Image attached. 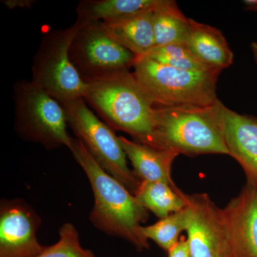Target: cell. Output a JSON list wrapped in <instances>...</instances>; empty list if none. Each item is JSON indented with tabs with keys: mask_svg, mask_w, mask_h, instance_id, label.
I'll use <instances>...</instances> for the list:
<instances>
[{
	"mask_svg": "<svg viewBox=\"0 0 257 257\" xmlns=\"http://www.w3.org/2000/svg\"><path fill=\"white\" fill-rule=\"evenodd\" d=\"M223 106L219 99L209 106H155V126L146 145L190 157L229 155L223 131Z\"/></svg>",
	"mask_w": 257,
	"mask_h": 257,
	"instance_id": "7a4b0ae2",
	"label": "cell"
},
{
	"mask_svg": "<svg viewBox=\"0 0 257 257\" xmlns=\"http://www.w3.org/2000/svg\"><path fill=\"white\" fill-rule=\"evenodd\" d=\"M160 0H82L77 7L78 23H116L152 11Z\"/></svg>",
	"mask_w": 257,
	"mask_h": 257,
	"instance_id": "9a60e30c",
	"label": "cell"
},
{
	"mask_svg": "<svg viewBox=\"0 0 257 257\" xmlns=\"http://www.w3.org/2000/svg\"><path fill=\"white\" fill-rule=\"evenodd\" d=\"M231 257H257V190L246 184L221 209Z\"/></svg>",
	"mask_w": 257,
	"mask_h": 257,
	"instance_id": "8fae6325",
	"label": "cell"
},
{
	"mask_svg": "<svg viewBox=\"0 0 257 257\" xmlns=\"http://www.w3.org/2000/svg\"><path fill=\"white\" fill-rule=\"evenodd\" d=\"M69 150L92 187L94 204L89 218L94 227L109 236L126 240L139 251L148 249L150 244L142 233L141 224L148 219L149 211L121 182L96 163L79 140L73 138Z\"/></svg>",
	"mask_w": 257,
	"mask_h": 257,
	"instance_id": "6da1fadb",
	"label": "cell"
},
{
	"mask_svg": "<svg viewBox=\"0 0 257 257\" xmlns=\"http://www.w3.org/2000/svg\"><path fill=\"white\" fill-rule=\"evenodd\" d=\"M14 130L26 142L40 144L47 150L70 149L73 138L67 132L62 104L32 81H17L13 87Z\"/></svg>",
	"mask_w": 257,
	"mask_h": 257,
	"instance_id": "5b68a950",
	"label": "cell"
},
{
	"mask_svg": "<svg viewBox=\"0 0 257 257\" xmlns=\"http://www.w3.org/2000/svg\"><path fill=\"white\" fill-rule=\"evenodd\" d=\"M126 156L131 162L133 172L142 182H163L176 187L172 178V167L178 154L144 145L124 137H119Z\"/></svg>",
	"mask_w": 257,
	"mask_h": 257,
	"instance_id": "4fadbf2b",
	"label": "cell"
},
{
	"mask_svg": "<svg viewBox=\"0 0 257 257\" xmlns=\"http://www.w3.org/2000/svg\"><path fill=\"white\" fill-rule=\"evenodd\" d=\"M84 99L113 130L145 145L150 140L155 105L130 70L87 84Z\"/></svg>",
	"mask_w": 257,
	"mask_h": 257,
	"instance_id": "3957f363",
	"label": "cell"
},
{
	"mask_svg": "<svg viewBox=\"0 0 257 257\" xmlns=\"http://www.w3.org/2000/svg\"><path fill=\"white\" fill-rule=\"evenodd\" d=\"M60 239L37 257H96L90 250L81 246L79 232L72 223H65L59 231Z\"/></svg>",
	"mask_w": 257,
	"mask_h": 257,
	"instance_id": "44dd1931",
	"label": "cell"
},
{
	"mask_svg": "<svg viewBox=\"0 0 257 257\" xmlns=\"http://www.w3.org/2000/svg\"><path fill=\"white\" fill-rule=\"evenodd\" d=\"M187 218L188 211L186 207L182 210L160 219L155 224L142 226V233L147 239L152 240L162 249L169 251L179 242L181 233L186 231Z\"/></svg>",
	"mask_w": 257,
	"mask_h": 257,
	"instance_id": "d6986e66",
	"label": "cell"
},
{
	"mask_svg": "<svg viewBox=\"0 0 257 257\" xmlns=\"http://www.w3.org/2000/svg\"><path fill=\"white\" fill-rule=\"evenodd\" d=\"M168 257H191L187 239L179 240V242L168 251Z\"/></svg>",
	"mask_w": 257,
	"mask_h": 257,
	"instance_id": "7402d4cb",
	"label": "cell"
},
{
	"mask_svg": "<svg viewBox=\"0 0 257 257\" xmlns=\"http://www.w3.org/2000/svg\"><path fill=\"white\" fill-rule=\"evenodd\" d=\"M145 57L164 65L191 72H206L216 69L197 60L185 45L155 47Z\"/></svg>",
	"mask_w": 257,
	"mask_h": 257,
	"instance_id": "ffe728a7",
	"label": "cell"
},
{
	"mask_svg": "<svg viewBox=\"0 0 257 257\" xmlns=\"http://www.w3.org/2000/svg\"><path fill=\"white\" fill-rule=\"evenodd\" d=\"M77 24L69 56L85 84L112 77L133 67L136 56L109 35L101 22Z\"/></svg>",
	"mask_w": 257,
	"mask_h": 257,
	"instance_id": "ba28073f",
	"label": "cell"
},
{
	"mask_svg": "<svg viewBox=\"0 0 257 257\" xmlns=\"http://www.w3.org/2000/svg\"><path fill=\"white\" fill-rule=\"evenodd\" d=\"M40 216L23 199H2L0 204V257H37L45 249L37 231Z\"/></svg>",
	"mask_w": 257,
	"mask_h": 257,
	"instance_id": "30bf717a",
	"label": "cell"
},
{
	"mask_svg": "<svg viewBox=\"0 0 257 257\" xmlns=\"http://www.w3.org/2000/svg\"><path fill=\"white\" fill-rule=\"evenodd\" d=\"M133 74L155 106H209L219 100V69L191 72L164 65L145 56L136 57Z\"/></svg>",
	"mask_w": 257,
	"mask_h": 257,
	"instance_id": "277c9868",
	"label": "cell"
},
{
	"mask_svg": "<svg viewBox=\"0 0 257 257\" xmlns=\"http://www.w3.org/2000/svg\"><path fill=\"white\" fill-rule=\"evenodd\" d=\"M137 200L159 219H164L187 207V194L178 187L160 182H142L135 194Z\"/></svg>",
	"mask_w": 257,
	"mask_h": 257,
	"instance_id": "ac0fdd59",
	"label": "cell"
},
{
	"mask_svg": "<svg viewBox=\"0 0 257 257\" xmlns=\"http://www.w3.org/2000/svg\"><path fill=\"white\" fill-rule=\"evenodd\" d=\"M251 52H252L253 60H254L255 63H256V65H257V42H253L251 44Z\"/></svg>",
	"mask_w": 257,
	"mask_h": 257,
	"instance_id": "d4e9b609",
	"label": "cell"
},
{
	"mask_svg": "<svg viewBox=\"0 0 257 257\" xmlns=\"http://www.w3.org/2000/svg\"><path fill=\"white\" fill-rule=\"evenodd\" d=\"M2 3L10 10H14L15 8L30 9L36 3V1H34V0H3Z\"/></svg>",
	"mask_w": 257,
	"mask_h": 257,
	"instance_id": "603a6c76",
	"label": "cell"
},
{
	"mask_svg": "<svg viewBox=\"0 0 257 257\" xmlns=\"http://www.w3.org/2000/svg\"><path fill=\"white\" fill-rule=\"evenodd\" d=\"M243 3L246 10L257 12V0H245Z\"/></svg>",
	"mask_w": 257,
	"mask_h": 257,
	"instance_id": "cb8c5ba5",
	"label": "cell"
},
{
	"mask_svg": "<svg viewBox=\"0 0 257 257\" xmlns=\"http://www.w3.org/2000/svg\"><path fill=\"white\" fill-rule=\"evenodd\" d=\"M191 257H231L222 211L207 194H187Z\"/></svg>",
	"mask_w": 257,
	"mask_h": 257,
	"instance_id": "9c48e42d",
	"label": "cell"
},
{
	"mask_svg": "<svg viewBox=\"0 0 257 257\" xmlns=\"http://www.w3.org/2000/svg\"><path fill=\"white\" fill-rule=\"evenodd\" d=\"M185 45L192 55L212 69L228 68L233 64L234 55L220 30L189 19Z\"/></svg>",
	"mask_w": 257,
	"mask_h": 257,
	"instance_id": "5bb4252c",
	"label": "cell"
},
{
	"mask_svg": "<svg viewBox=\"0 0 257 257\" xmlns=\"http://www.w3.org/2000/svg\"><path fill=\"white\" fill-rule=\"evenodd\" d=\"M61 104L67 124L89 155L103 170L135 195L142 181L128 168L127 157L114 130L99 119L82 98Z\"/></svg>",
	"mask_w": 257,
	"mask_h": 257,
	"instance_id": "8992f818",
	"label": "cell"
},
{
	"mask_svg": "<svg viewBox=\"0 0 257 257\" xmlns=\"http://www.w3.org/2000/svg\"><path fill=\"white\" fill-rule=\"evenodd\" d=\"M225 144L246 175V184L257 190V117L222 108Z\"/></svg>",
	"mask_w": 257,
	"mask_h": 257,
	"instance_id": "7c38bea8",
	"label": "cell"
},
{
	"mask_svg": "<svg viewBox=\"0 0 257 257\" xmlns=\"http://www.w3.org/2000/svg\"><path fill=\"white\" fill-rule=\"evenodd\" d=\"M77 25L49 32L40 42L32 66V82L60 103L84 99L83 82L69 56Z\"/></svg>",
	"mask_w": 257,
	"mask_h": 257,
	"instance_id": "52a82bcc",
	"label": "cell"
},
{
	"mask_svg": "<svg viewBox=\"0 0 257 257\" xmlns=\"http://www.w3.org/2000/svg\"><path fill=\"white\" fill-rule=\"evenodd\" d=\"M152 12L153 10L116 23H102L114 40L136 57H141L156 47Z\"/></svg>",
	"mask_w": 257,
	"mask_h": 257,
	"instance_id": "2e32d148",
	"label": "cell"
},
{
	"mask_svg": "<svg viewBox=\"0 0 257 257\" xmlns=\"http://www.w3.org/2000/svg\"><path fill=\"white\" fill-rule=\"evenodd\" d=\"M152 23L156 47L185 45L189 18L184 16L175 1L160 0L152 12Z\"/></svg>",
	"mask_w": 257,
	"mask_h": 257,
	"instance_id": "e0dca14e",
	"label": "cell"
}]
</instances>
